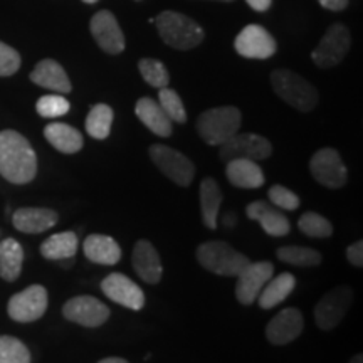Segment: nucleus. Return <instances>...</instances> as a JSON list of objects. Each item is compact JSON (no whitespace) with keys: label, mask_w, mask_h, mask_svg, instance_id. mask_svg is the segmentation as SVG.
Here are the masks:
<instances>
[{"label":"nucleus","mask_w":363,"mask_h":363,"mask_svg":"<svg viewBox=\"0 0 363 363\" xmlns=\"http://www.w3.org/2000/svg\"><path fill=\"white\" fill-rule=\"evenodd\" d=\"M353 291L350 286H337L320 299L315 308L316 325L323 331L335 330L350 310Z\"/></svg>","instance_id":"9"},{"label":"nucleus","mask_w":363,"mask_h":363,"mask_svg":"<svg viewBox=\"0 0 363 363\" xmlns=\"http://www.w3.org/2000/svg\"><path fill=\"white\" fill-rule=\"evenodd\" d=\"M247 6L257 12H264L271 7L272 0H246Z\"/></svg>","instance_id":"41"},{"label":"nucleus","mask_w":363,"mask_h":363,"mask_svg":"<svg viewBox=\"0 0 363 363\" xmlns=\"http://www.w3.org/2000/svg\"><path fill=\"white\" fill-rule=\"evenodd\" d=\"M131 264L136 274L142 278L145 283L157 284L160 283L163 274V266L160 254L148 240H138L131 254Z\"/></svg>","instance_id":"19"},{"label":"nucleus","mask_w":363,"mask_h":363,"mask_svg":"<svg viewBox=\"0 0 363 363\" xmlns=\"http://www.w3.org/2000/svg\"><path fill=\"white\" fill-rule=\"evenodd\" d=\"M110 308L101 299L94 296H76L66 301L62 306V315L72 323L84 326V328H98L104 325L110 318Z\"/></svg>","instance_id":"13"},{"label":"nucleus","mask_w":363,"mask_h":363,"mask_svg":"<svg viewBox=\"0 0 363 363\" xmlns=\"http://www.w3.org/2000/svg\"><path fill=\"white\" fill-rule=\"evenodd\" d=\"M138 69L140 74L143 76V79L147 81L150 86H153V88H165V86H169L170 83L169 69H167L165 65H163L162 61H158V59H142V61L138 62Z\"/></svg>","instance_id":"33"},{"label":"nucleus","mask_w":363,"mask_h":363,"mask_svg":"<svg viewBox=\"0 0 363 363\" xmlns=\"http://www.w3.org/2000/svg\"><path fill=\"white\" fill-rule=\"evenodd\" d=\"M276 256L286 264L296 267H315L321 264V254L305 246H284L276 251Z\"/></svg>","instance_id":"31"},{"label":"nucleus","mask_w":363,"mask_h":363,"mask_svg":"<svg viewBox=\"0 0 363 363\" xmlns=\"http://www.w3.org/2000/svg\"><path fill=\"white\" fill-rule=\"evenodd\" d=\"M79 240L76 233L72 230H65V233L54 234L51 238H48L40 246V254L45 259L51 261H62V259H71L78 252Z\"/></svg>","instance_id":"27"},{"label":"nucleus","mask_w":363,"mask_h":363,"mask_svg":"<svg viewBox=\"0 0 363 363\" xmlns=\"http://www.w3.org/2000/svg\"><path fill=\"white\" fill-rule=\"evenodd\" d=\"M30 81L34 84L40 86V88L56 91V93L67 94L71 93L72 86L71 81L67 78L65 67L54 59H44L38 66L34 67V71L30 72Z\"/></svg>","instance_id":"21"},{"label":"nucleus","mask_w":363,"mask_h":363,"mask_svg":"<svg viewBox=\"0 0 363 363\" xmlns=\"http://www.w3.org/2000/svg\"><path fill=\"white\" fill-rule=\"evenodd\" d=\"M157 30L163 43L179 51H189L202 44L206 33L197 22L190 19L185 13L165 11L157 17Z\"/></svg>","instance_id":"2"},{"label":"nucleus","mask_w":363,"mask_h":363,"mask_svg":"<svg viewBox=\"0 0 363 363\" xmlns=\"http://www.w3.org/2000/svg\"><path fill=\"white\" fill-rule=\"evenodd\" d=\"M313 179L326 189H342L347 185V167L335 148L318 150L310 160Z\"/></svg>","instance_id":"11"},{"label":"nucleus","mask_w":363,"mask_h":363,"mask_svg":"<svg viewBox=\"0 0 363 363\" xmlns=\"http://www.w3.org/2000/svg\"><path fill=\"white\" fill-rule=\"evenodd\" d=\"M350 45L352 35L348 33L347 26L337 22V24L330 26L326 29L320 44L311 52V59L321 69H330V67L338 66L343 61L345 56L350 51Z\"/></svg>","instance_id":"6"},{"label":"nucleus","mask_w":363,"mask_h":363,"mask_svg":"<svg viewBox=\"0 0 363 363\" xmlns=\"http://www.w3.org/2000/svg\"><path fill=\"white\" fill-rule=\"evenodd\" d=\"M267 197H269V202L274 207H278L279 211H296L299 207V197L293 190L283 187V185H272L267 192Z\"/></svg>","instance_id":"37"},{"label":"nucleus","mask_w":363,"mask_h":363,"mask_svg":"<svg viewBox=\"0 0 363 363\" xmlns=\"http://www.w3.org/2000/svg\"><path fill=\"white\" fill-rule=\"evenodd\" d=\"M101 291L118 305L140 311L145 306V293L135 281L121 272H111L101 281Z\"/></svg>","instance_id":"15"},{"label":"nucleus","mask_w":363,"mask_h":363,"mask_svg":"<svg viewBox=\"0 0 363 363\" xmlns=\"http://www.w3.org/2000/svg\"><path fill=\"white\" fill-rule=\"evenodd\" d=\"M225 175L227 180L238 189H259L264 185V172L257 162L244 160H230L225 163Z\"/></svg>","instance_id":"23"},{"label":"nucleus","mask_w":363,"mask_h":363,"mask_svg":"<svg viewBox=\"0 0 363 363\" xmlns=\"http://www.w3.org/2000/svg\"><path fill=\"white\" fill-rule=\"evenodd\" d=\"M44 136L57 152L72 155L83 148L84 140L78 130L67 123H51L44 128Z\"/></svg>","instance_id":"26"},{"label":"nucleus","mask_w":363,"mask_h":363,"mask_svg":"<svg viewBox=\"0 0 363 363\" xmlns=\"http://www.w3.org/2000/svg\"><path fill=\"white\" fill-rule=\"evenodd\" d=\"M113 125V110L108 104H94L86 118V131L94 140H106Z\"/></svg>","instance_id":"30"},{"label":"nucleus","mask_w":363,"mask_h":363,"mask_svg":"<svg viewBox=\"0 0 363 363\" xmlns=\"http://www.w3.org/2000/svg\"><path fill=\"white\" fill-rule=\"evenodd\" d=\"M158 104H160L162 110L167 113V116H169L172 121H175V123L184 125L185 121H187V111H185L182 98L177 94V91L170 89L169 86L160 88V93H158Z\"/></svg>","instance_id":"34"},{"label":"nucleus","mask_w":363,"mask_h":363,"mask_svg":"<svg viewBox=\"0 0 363 363\" xmlns=\"http://www.w3.org/2000/svg\"><path fill=\"white\" fill-rule=\"evenodd\" d=\"M21 67V54L0 40V76H12Z\"/></svg>","instance_id":"38"},{"label":"nucleus","mask_w":363,"mask_h":363,"mask_svg":"<svg viewBox=\"0 0 363 363\" xmlns=\"http://www.w3.org/2000/svg\"><path fill=\"white\" fill-rule=\"evenodd\" d=\"M294 286H296V278L291 272H281L276 278L267 281L256 301L259 303L262 310H271L281 305L293 293Z\"/></svg>","instance_id":"25"},{"label":"nucleus","mask_w":363,"mask_h":363,"mask_svg":"<svg viewBox=\"0 0 363 363\" xmlns=\"http://www.w3.org/2000/svg\"><path fill=\"white\" fill-rule=\"evenodd\" d=\"M91 34L94 40L104 52L108 54H120L125 49V35L118 24L115 13L110 11H99L94 13L93 19L89 22Z\"/></svg>","instance_id":"16"},{"label":"nucleus","mask_w":363,"mask_h":363,"mask_svg":"<svg viewBox=\"0 0 363 363\" xmlns=\"http://www.w3.org/2000/svg\"><path fill=\"white\" fill-rule=\"evenodd\" d=\"M38 157L26 136L13 130L0 131V175L16 185L34 180Z\"/></svg>","instance_id":"1"},{"label":"nucleus","mask_w":363,"mask_h":363,"mask_svg":"<svg viewBox=\"0 0 363 363\" xmlns=\"http://www.w3.org/2000/svg\"><path fill=\"white\" fill-rule=\"evenodd\" d=\"M234 49L247 59H269L278 51V43L262 26L249 24L238 34Z\"/></svg>","instance_id":"14"},{"label":"nucleus","mask_w":363,"mask_h":363,"mask_svg":"<svg viewBox=\"0 0 363 363\" xmlns=\"http://www.w3.org/2000/svg\"><path fill=\"white\" fill-rule=\"evenodd\" d=\"M272 153V145L267 138L256 133H235L233 138L227 140L225 143L220 145L219 157L222 162L244 160L261 162L269 158Z\"/></svg>","instance_id":"8"},{"label":"nucleus","mask_w":363,"mask_h":363,"mask_svg":"<svg viewBox=\"0 0 363 363\" xmlns=\"http://www.w3.org/2000/svg\"><path fill=\"white\" fill-rule=\"evenodd\" d=\"M135 113L138 120L155 135L162 136V138L172 135V120L167 116V113L162 110V106L155 99L140 98L136 101Z\"/></svg>","instance_id":"24"},{"label":"nucleus","mask_w":363,"mask_h":363,"mask_svg":"<svg viewBox=\"0 0 363 363\" xmlns=\"http://www.w3.org/2000/svg\"><path fill=\"white\" fill-rule=\"evenodd\" d=\"M321 7L328 9V11H343L348 7V0H318Z\"/></svg>","instance_id":"40"},{"label":"nucleus","mask_w":363,"mask_h":363,"mask_svg":"<svg viewBox=\"0 0 363 363\" xmlns=\"http://www.w3.org/2000/svg\"><path fill=\"white\" fill-rule=\"evenodd\" d=\"M0 363H30V352L19 338L0 337Z\"/></svg>","instance_id":"35"},{"label":"nucleus","mask_w":363,"mask_h":363,"mask_svg":"<svg viewBox=\"0 0 363 363\" xmlns=\"http://www.w3.org/2000/svg\"><path fill=\"white\" fill-rule=\"evenodd\" d=\"M305 320L296 308H286L279 311L266 326V338L272 345H288L303 333Z\"/></svg>","instance_id":"17"},{"label":"nucleus","mask_w":363,"mask_h":363,"mask_svg":"<svg viewBox=\"0 0 363 363\" xmlns=\"http://www.w3.org/2000/svg\"><path fill=\"white\" fill-rule=\"evenodd\" d=\"M348 363H363V355H362V353H358V355L352 357V360Z\"/></svg>","instance_id":"44"},{"label":"nucleus","mask_w":363,"mask_h":363,"mask_svg":"<svg viewBox=\"0 0 363 363\" xmlns=\"http://www.w3.org/2000/svg\"><path fill=\"white\" fill-rule=\"evenodd\" d=\"M71 104L61 94H48V96L39 98L35 110L43 118H59L65 116L69 111Z\"/></svg>","instance_id":"36"},{"label":"nucleus","mask_w":363,"mask_h":363,"mask_svg":"<svg viewBox=\"0 0 363 363\" xmlns=\"http://www.w3.org/2000/svg\"><path fill=\"white\" fill-rule=\"evenodd\" d=\"M246 214L251 220L259 222L262 230L271 238H284L291 233V222L271 202L254 201L246 207Z\"/></svg>","instance_id":"18"},{"label":"nucleus","mask_w":363,"mask_h":363,"mask_svg":"<svg viewBox=\"0 0 363 363\" xmlns=\"http://www.w3.org/2000/svg\"><path fill=\"white\" fill-rule=\"evenodd\" d=\"M59 216L52 208L22 207L12 216V224L24 234H40L57 224Z\"/></svg>","instance_id":"20"},{"label":"nucleus","mask_w":363,"mask_h":363,"mask_svg":"<svg viewBox=\"0 0 363 363\" xmlns=\"http://www.w3.org/2000/svg\"><path fill=\"white\" fill-rule=\"evenodd\" d=\"M274 276V266L269 261L249 262L235 278V298L240 305L251 306L259 296L264 284Z\"/></svg>","instance_id":"12"},{"label":"nucleus","mask_w":363,"mask_h":363,"mask_svg":"<svg viewBox=\"0 0 363 363\" xmlns=\"http://www.w3.org/2000/svg\"><path fill=\"white\" fill-rule=\"evenodd\" d=\"M298 229L308 238L326 239L333 234V225L326 217L316 214V212H305L298 220Z\"/></svg>","instance_id":"32"},{"label":"nucleus","mask_w":363,"mask_h":363,"mask_svg":"<svg viewBox=\"0 0 363 363\" xmlns=\"http://www.w3.org/2000/svg\"><path fill=\"white\" fill-rule=\"evenodd\" d=\"M219 2H233V0H219Z\"/></svg>","instance_id":"46"},{"label":"nucleus","mask_w":363,"mask_h":363,"mask_svg":"<svg viewBox=\"0 0 363 363\" xmlns=\"http://www.w3.org/2000/svg\"><path fill=\"white\" fill-rule=\"evenodd\" d=\"M136 2H140V0H136Z\"/></svg>","instance_id":"47"},{"label":"nucleus","mask_w":363,"mask_h":363,"mask_svg":"<svg viewBox=\"0 0 363 363\" xmlns=\"http://www.w3.org/2000/svg\"><path fill=\"white\" fill-rule=\"evenodd\" d=\"M22 262H24V249L16 239L7 238L0 242V278L16 281L21 276Z\"/></svg>","instance_id":"29"},{"label":"nucleus","mask_w":363,"mask_h":363,"mask_svg":"<svg viewBox=\"0 0 363 363\" xmlns=\"http://www.w3.org/2000/svg\"><path fill=\"white\" fill-rule=\"evenodd\" d=\"M240 111L235 106H219L203 111L197 120V131L203 142L220 147L240 128Z\"/></svg>","instance_id":"5"},{"label":"nucleus","mask_w":363,"mask_h":363,"mask_svg":"<svg viewBox=\"0 0 363 363\" xmlns=\"http://www.w3.org/2000/svg\"><path fill=\"white\" fill-rule=\"evenodd\" d=\"M48 303V291L44 286L33 284L9 299L7 313L17 323H33L44 316Z\"/></svg>","instance_id":"10"},{"label":"nucleus","mask_w":363,"mask_h":363,"mask_svg":"<svg viewBox=\"0 0 363 363\" xmlns=\"http://www.w3.org/2000/svg\"><path fill=\"white\" fill-rule=\"evenodd\" d=\"M83 2H84V4H96L98 0H83Z\"/></svg>","instance_id":"45"},{"label":"nucleus","mask_w":363,"mask_h":363,"mask_svg":"<svg viewBox=\"0 0 363 363\" xmlns=\"http://www.w3.org/2000/svg\"><path fill=\"white\" fill-rule=\"evenodd\" d=\"M195 254L203 269L214 272L217 276H225V278H235L251 262L247 256H244L224 240L203 242L197 247Z\"/></svg>","instance_id":"3"},{"label":"nucleus","mask_w":363,"mask_h":363,"mask_svg":"<svg viewBox=\"0 0 363 363\" xmlns=\"http://www.w3.org/2000/svg\"><path fill=\"white\" fill-rule=\"evenodd\" d=\"M271 84L274 93L293 106L294 110L310 113L318 104V91L310 81L289 69H276L271 74Z\"/></svg>","instance_id":"4"},{"label":"nucleus","mask_w":363,"mask_h":363,"mask_svg":"<svg viewBox=\"0 0 363 363\" xmlns=\"http://www.w3.org/2000/svg\"><path fill=\"white\" fill-rule=\"evenodd\" d=\"M222 206V192L219 184L211 177L202 180L201 184V211L202 220L207 229H216L219 220V211Z\"/></svg>","instance_id":"28"},{"label":"nucleus","mask_w":363,"mask_h":363,"mask_svg":"<svg viewBox=\"0 0 363 363\" xmlns=\"http://www.w3.org/2000/svg\"><path fill=\"white\" fill-rule=\"evenodd\" d=\"M98 363H130V362L120 357H108V358H103V360H99Z\"/></svg>","instance_id":"42"},{"label":"nucleus","mask_w":363,"mask_h":363,"mask_svg":"<svg viewBox=\"0 0 363 363\" xmlns=\"http://www.w3.org/2000/svg\"><path fill=\"white\" fill-rule=\"evenodd\" d=\"M347 257H348V261H350L352 266H355V267L363 266V242L362 240H357V242H353L348 246Z\"/></svg>","instance_id":"39"},{"label":"nucleus","mask_w":363,"mask_h":363,"mask_svg":"<svg viewBox=\"0 0 363 363\" xmlns=\"http://www.w3.org/2000/svg\"><path fill=\"white\" fill-rule=\"evenodd\" d=\"M235 219H238V217H234V214H230V212H229V214H225L224 222L227 224V227H234L235 222H238Z\"/></svg>","instance_id":"43"},{"label":"nucleus","mask_w":363,"mask_h":363,"mask_svg":"<svg viewBox=\"0 0 363 363\" xmlns=\"http://www.w3.org/2000/svg\"><path fill=\"white\" fill-rule=\"evenodd\" d=\"M84 256L91 262L103 266H115L121 259V247L115 239L104 234H91L84 239Z\"/></svg>","instance_id":"22"},{"label":"nucleus","mask_w":363,"mask_h":363,"mask_svg":"<svg viewBox=\"0 0 363 363\" xmlns=\"http://www.w3.org/2000/svg\"><path fill=\"white\" fill-rule=\"evenodd\" d=\"M150 157H152L157 169L174 184L180 185V187H189L192 184L195 165L182 152H177L175 148L167 147V145H152Z\"/></svg>","instance_id":"7"}]
</instances>
